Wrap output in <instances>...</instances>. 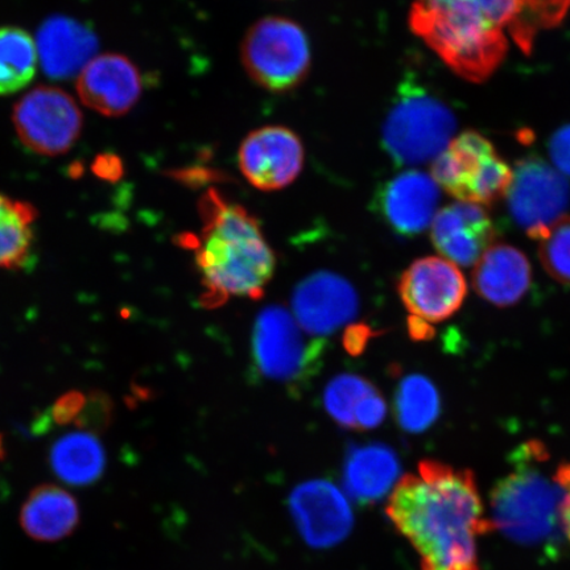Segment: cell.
Masks as SVG:
<instances>
[{"instance_id": "ac0fdd59", "label": "cell", "mask_w": 570, "mask_h": 570, "mask_svg": "<svg viewBox=\"0 0 570 570\" xmlns=\"http://www.w3.org/2000/svg\"><path fill=\"white\" fill-rule=\"evenodd\" d=\"M35 42L42 69L56 80L80 75L97 51L96 35L80 21L66 17L48 19Z\"/></svg>"}, {"instance_id": "7c38bea8", "label": "cell", "mask_w": 570, "mask_h": 570, "mask_svg": "<svg viewBox=\"0 0 570 570\" xmlns=\"http://www.w3.org/2000/svg\"><path fill=\"white\" fill-rule=\"evenodd\" d=\"M304 160L301 138L282 126L262 127L248 134L238 153L242 175L263 191L288 187L302 174Z\"/></svg>"}, {"instance_id": "7402d4cb", "label": "cell", "mask_w": 570, "mask_h": 570, "mask_svg": "<svg viewBox=\"0 0 570 570\" xmlns=\"http://www.w3.org/2000/svg\"><path fill=\"white\" fill-rule=\"evenodd\" d=\"M105 452L90 433H70L51 452V465L59 479L73 487L95 483L105 470Z\"/></svg>"}, {"instance_id": "9c48e42d", "label": "cell", "mask_w": 570, "mask_h": 570, "mask_svg": "<svg viewBox=\"0 0 570 570\" xmlns=\"http://www.w3.org/2000/svg\"><path fill=\"white\" fill-rule=\"evenodd\" d=\"M324 344L306 341L302 326L282 306H268L254 326L255 367L267 380L297 383L317 370Z\"/></svg>"}, {"instance_id": "cb8c5ba5", "label": "cell", "mask_w": 570, "mask_h": 570, "mask_svg": "<svg viewBox=\"0 0 570 570\" xmlns=\"http://www.w3.org/2000/svg\"><path fill=\"white\" fill-rule=\"evenodd\" d=\"M38 62L30 33L18 27L0 28V96L24 89L33 80Z\"/></svg>"}, {"instance_id": "d6a6232c", "label": "cell", "mask_w": 570, "mask_h": 570, "mask_svg": "<svg viewBox=\"0 0 570 570\" xmlns=\"http://www.w3.org/2000/svg\"><path fill=\"white\" fill-rule=\"evenodd\" d=\"M3 454V444H2V438H0V458H2Z\"/></svg>"}, {"instance_id": "1f68e13d", "label": "cell", "mask_w": 570, "mask_h": 570, "mask_svg": "<svg viewBox=\"0 0 570 570\" xmlns=\"http://www.w3.org/2000/svg\"><path fill=\"white\" fill-rule=\"evenodd\" d=\"M372 337V331L368 326L358 325L353 326L351 331L345 334V347L348 353L360 354L366 347L368 338Z\"/></svg>"}, {"instance_id": "836d02e7", "label": "cell", "mask_w": 570, "mask_h": 570, "mask_svg": "<svg viewBox=\"0 0 570 570\" xmlns=\"http://www.w3.org/2000/svg\"><path fill=\"white\" fill-rule=\"evenodd\" d=\"M567 2H568V0H567Z\"/></svg>"}, {"instance_id": "484cf974", "label": "cell", "mask_w": 570, "mask_h": 570, "mask_svg": "<svg viewBox=\"0 0 570 570\" xmlns=\"http://www.w3.org/2000/svg\"><path fill=\"white\" fill-rule=\"evenodd\" d=\"M376 389L372 383L354 374H342L327 384L324 403L327 413L345 428L355 430V412L363 399Z\"/></svg>"}, {"instance_id": "ffe728a7", "label": "cell", "mask_w": 570, "mask_h": 570, "mask_svg": "<svg viewBox=\"0 0 570 570\" xmlns=\"http://www.w3.org/2000/svg\"><path fill=\"white\" fill-rule=\"evenodd\" d=\"M401 463L391 448L383 444L353 446L344 465L347 494L362 503L380 501L394 490Z\"/></svg>"}, {"instance_id": "6da1fadb", "label": "cell", "mask_w": 570, "mask_h": 570, "mask_svg": "<svg viewBox=\"0 0 570 570\" xmlns=\"http://www.w3.org/2000/svg\"><path fill=\"white\" fill-rule=\"evenodd\" d=\"M386 512L416 551L420 570H481L479 541L497 530L473 472L436 460L399 480Z\"/></svg>"}, {"instance_id": "8992f818", "label": "cell", "mask_w": 570, "mask_h": 570, "mask_svg": "<svg viewBox=\"0 0 570 570\" xmlns=\"http://www.w3.org/2000/svg\"><path fill=\"white\" fill-rule=\"evenodd\" d=\"M432 177L458 202L489 205L504 197L512 168L491 142L475 131L454 137L432 163Z\"/></svg>"}, {"instance_id": "ba28073f", "label": "cell", "mask_w": 570, "mask_h": 570, "mask_svg": "<svg viewBox=\"0 0 570 570\" xmlns=\"http://www.w3.org/2000/svg\"><path fill=\"white\" fill-rule=\"evenodd\" d=\"M397 288L410 312V333L415 340L432 337V325L458 313L468 295L460 268L439 256L413 262L404 271Z\"/></svg>"}, {"instance_id": "4316f807", "label": "cell", "mask_w": 570, "mask_h": 570, "mask_svg": "<svg viewBox=\"0 0 570 570\" xmlns=\"http://www.w3.org/2000/svg\"><path fill=\"white\" fill-rule=\"evenodd\" d=\"M539 256L541 265L554 281L570 285V216H566L541 234Z\"/></svg>"}, {"instance_id": "5bb4252c", "label": "cell", "mask_w": 570, "mask_h": 570, "mask_svg": "<svg viewBox=\"0 0 570 570\" xmlns=\"http://www.w3.org/2000/svg\"><path fill=\"white\" fill-rule=\"evenodd\" d=\"M441 188L430 174L404 170L383 185L375 199L384 223L403 237L424 233L439 213Z\"/></svg>"}, {"instance_id": "4dcf8cb0", "label": "cell", "mask_w": 570, "mask_h": 570, "mask_svg": "<svg viewBox=\"0 0 570 570\" xmlns=\"http://www.w3.org/2000/svg\"><path fill=\"white\" fill-rule=\"evenodd\" d=\"M85 404H87V397L80 394V392H70V394L63 395L53 407V419L57 423L67 424L75 422L80 417Z\"/></svg>"}, {"instance_id": "5b68a950", "label": "cell", "mask_w": 570, "mask_h": 570, "mask_svg": "<svg viewBox=\"0 0 570 570\" xmlns=\"http://www.w3.org/2000/svg\"><path fill=\"white\" fill-rule=\"evenodd\" d=\"M514 458V472L494 490L495 525L529 537V531L544 530L548 518L558 517L561 493L553 474L547 476L541 466L548 460L543 444L530 441L518 449Z\"/></svg>"}, {"instance_id": "f1b7e54d", "label": "cell", "mask_w": 570, "mask_h": 570, "mask_svg": "<svg viewBox=\"0 0 570 570\" xmlns=\"http://www.w3.org/2000/svg\"><path fill=\"white\" fill-rule=\"evenodd\" d=\"M552 166L570 180V125L559 128L548 145Z\"/></svg>"}, {"instance_id": "7a4b0ae2", "label": "cell", "mask_w": 570, "mask_h": 570, "mask_svg": "<svg viewBox=\"0 0 570 570\" xmlns=\"http://www.w3.org/2000/svg\"><path fill=\"white\" fill-rule=\"evenodd\" d=\"M547 0H413L412 31L455 73L483 81L508 53L509 39L529 45Z\"/></svg>"}, {"instance_id": "3957f363", "label": "cell", "mask_w": 570, "mask_h": 570, "mask_svg": "<svg viewBox=\"0 0 570 570\" xmlns=\"http://www.w3.org/2000/svg\"><path fill=\"white\" fill-rule=\"evenodd\" d=\"M199 212L202 234L189 244L202 275V304L216 308L232 297L261 298L276 262L258 220L216 190L202 198Z\"/></svg>"}, {"instance_id": "9a60e30c", "label": "cell", "mask_w": 570, "mask_h": 570, "mask_svg": "<svg viewBox=\"0 0 570 570\" xmlns=\"http://www.w3.org/2000/svg\"><path fill=\"white\" fill-rule=\"evenodd\" d=\"M495 226L484 206L455 202L439 210L432 223V242L455 266L476 265L493 246Z\"/></svg>"}, {"instance_id": "4fadbf2b", "label": "cell", "mask_w": 570, "mask_h": 570, "mask_svg": "<svg viewBox=\"0 0 570 570\" xmlns=\"http://www.w3.org/2000/svg\"><path fill=\"white\" fill-rule=\"evenodd\" d=\"M289 510L303 539L320 550L337 546L353 529L351 504L330 481L313 480L297 487L289 497Z\"/></svg>"}, {"instance_id": "8fae6325", "label": "cell", "mask_w": 570, "mask_h": 570, "mask_svg": "<svg viewBox=\"0 0 570 570\" xmlns=\"http://www.w3.org/2000/svg\"><path fill=\"white\" fill-rule=\"evenodd\" d=\"M21 142L31 151L57 156L73 147L82 130V114L67 91L38 87L20 99L12 114Z\"/></svg>"}, {"instance_id": "30bf717a", "label": "cell", "mask_w": 570, "mask_h": 570, "mask_svg": "<svg viewBox=\"0 0 570 570\" xmlns=\"http://www.w3.org/2000/svg\"><path fill=\"white\" fill-rule=\"evenodd\" d=\"M514 223L538 239L558 220L568 216L570 184L552 164L538 158L520 160L504 195Z\"/></svg>"}, {"instance_id": "2e32d148", "label": "cell", "mask_w": 570, "mask_h": 570, "mask_svg": "<svg viewBox=\"0 0 570 570\" xmlns=\"http://www.w3.org/2000/svg\"><path fill=\"white\" fill-rule=\"evenodd\" d=\"M295 318L304 332L326 336L340 330L358 313V295L344 277L320 273L297 285Z\"/></svg>"}, {"instance_id": "603a6c76", "label": "cell", "mask_w": 570, "mask_h": 570, "mask_svg": "<svg viewBox=\"0 0 570 570\" xmlns=\"http://www.w3.org/2000/svg\"><path fill=\"white\" fill-rule=\"evenodd\" d=\"M38 213L31 204L0 194V269L23 267L30 258Z\"/></svg>"}, {"instance_id": "f546056e", "label": "cell", "mask_w": 570, "mask_h": 570, "mask_svg": "<svg viewBox=\"0 0 570 570\" xmlns=\"http://www.w3.org/2000/svg\"><path fill=\"white\" fill-rule=\"evenodd\" d=\"M553 481L561 493L558 508L559 524L570 543V462L561 463L554 470Z\"/></svg>"}, {"instance_id": "e0dca14e", "label": "cell", "mask_w": 570, "mask_h": 570, "mask_svg": "<svg viewBox=\"0 0 570 570\" xmlns=\"http://www.w3.org/2000/svg\"><path fill=\"white\" fill-rule=\"evenodd\" d=\"M81 101L105 117L130 111L141 95L139 70L127 57L117 53L96 56L78 75Z\"/></svg>"}, {"instance_id": "d6986e66", "label": "cell", "mask_w": 570, "mask_h": 570, "mask_svg": "<svg viewBox=\"0 0 570 570\" xmlns=\"http://www.w3.org/2000/svg\"><path fill=\"white\" fill-rule=\"evenodd\" d=\"M529 259L514 246L495 244L476 262L473 285L484 301L497 306L515 305L529 291Z\"/></svg>"}, {"instance_id": "83f0119b", "label": "cell", "mask_w": 570, "mask_h": 570, "mask_svg": "<svg viewBox=\"0 0 570 570\" xmlns=\"http://www.w3.org/2000/svg\"><path fill=\"white\" fill-rule=\"evenodd\" d=\"M387 415V405L384 399L375 390L363 399L358 410L355 412V430H373L383 423L384 417Z\"/></svg>"}, {"instance_id": "52a82bcc", "label": "cell", "mask_w": 570, "mask_h": 570, "mask_svg": "<svg viewBox=\"0 0 570 570\" xmlns=\"http://www.w3.org/2000/svg\"><path fill=\"white\" fill-rule=\"evenodd\" d=\"M249 77L274 92L295 89L311 67V46L303 28L289 19L271 17L255 23L242 46Z\"/></svg>"}, {"instance_id": "d4e9b609", "label": "cell", "mask_w": 570, "mask_h": 570, "mask_svg": "<svg viewBox=\"0 0 570 570\" xmlns=\"http://www.w3.org/2000/svg\"><path fill=\"white\" fill-rule=\"evenodd\" d=\"M397 423L409 433H422L440 415V396L434 384L423 375L405 376L395 396Z\"/></svg>"}, {"instance_id": "44dd1931", "label": "cell", "mask_w": 570, "mask_h": 570, "mask_svg": "<svg viewBox=\"0 0 570 570\" xmlns=\"http://www.w3.org/2000/svg\"><path fill=\"white\" fill-rule=\"evenodd\" d=\"M23 530L35 540L57 541L69 537L80 522V509L67 490L53 484L35 489L21 509Z\"/></svg>"}, {"instance_id": "277c9868", "label": "cell", "mask_w": 570, "mask_h": 570, "mask_svg": "<svg viewBox=\"0 0 570 570\" xmlns=\"http://www.w3.org/2000/svg\"><path fill=\"white\" fill-rule=\"evenodd\" d=\"M458 120L449 106L422 85L403 83L383 125V146L399 166L432 161L454 138Z\"/></svg>"}]
</instances>
